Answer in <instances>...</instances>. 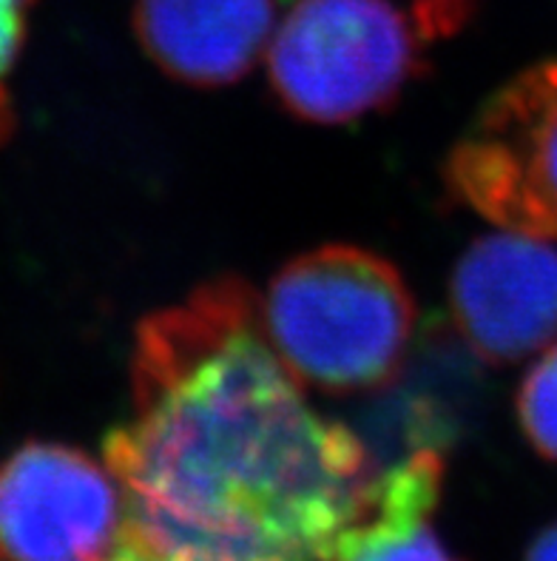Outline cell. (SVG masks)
I'll use <instances>...</instances> for the list:
<instances>
[{
	"instance_id": "1",
	"label": "cell",
	"mask_w": 557,
	"mask_h": 561,
	"mask_svg": "<svg viewBox=\"0 0 557 561\" xmlns=\"http://www.w3.org/2000/svg\"><path fill=\"white\" fill-rule=\"evenodd\" d=\"M135 416L106 439L131 561H330L379 468L270 348L242 279L137 328Z\"/></svg>"
},
{
	"instance_id": "2",
	"label": "cell",
	"mask_w": 557,
	"mask_h": 561,
	"mask_svg": "<svg viewBox=\"0 0 557 561\" xmlns=\"http://www.w3.org/2000/svg\"><path fill=\"white\" fill-rule=\"evenodd\" d=\"M259 317L285 368L327 393L384 388L402 370L416 328L402 274L353 245H325L285 265Z\"/></svg>"
},
{
	"instance_id": "3",
	"label": "cell",
	"mask_w": 557,
	"mask_h": 561,
	"mask_svg": "<svg viewBox=\"0 0 557 561\" xmlns=\"http://www.w3.org/2000/svg\"><path fill=\"white\" fill-rule=\"evenodd\" d=\"M421 41L393 0H297L268 43V78L302 121L350 123L421 71Z\"/></svg>"
},
{
	"instance_id": "4",
	"label": "cell",
	"mask_w": 557,
	"mask_h": 561,
	"mask_svg": "<svg viewBox=\"0 0 557 561\" xmlns=\"http://www.w3.org/2000/svg\"><path fill=\"white\" fill-rule=\"evenodd\" d=\"M446 180L492 226L557 237V60L484 103L446 160Z\"/></svg>"
},
{
	"instance_id": "5",
	"label": "cell",
	"mask_w": 557,
	"mask_h": 561,
	"mask_svg": "<svg viewBox=\"0 0 557 561\" xmlns=\"http://www.w3.org/2000/svg\"><path fill=\"white\" fill-rule=\"evenodd\" d=\"M120 527V488L83 450L28 442L0 465V561H103Z\"/></svg>"
},
{
	"instance_id": "6",
	"label": "cell",
	"mask_w": 557,
	"mask_h": 561,
	"mask_svg": "<svg viewBox=\"0 0 557 561\" xmlns=\"http://www.w3.org/2000/svg\"><path fill=\"white\" fill-rule=\"evenodd\" d=\"M450 302L480 359H526L557 340V249L515 231L484 237L455 265Z\"/></svg>"
},
{
	"instance_id": "7",
	"label": "cell",
	"mask_w": 557,
	"mask_h": 561,
	"mask_svg": "<svg viewBox=\"0 0 557 561\" xmlns=\"http://www.w3.org/2000/svg\"><path fill=\"white\" fill-rule=\"evenodd\" d=\"M135 32L171 78L228 85L268 49L274 0H137Z\"/></svg>"
},
{
	"instance_id": "8",
	"label": "cell",
	"mask_w": 557,
	"mask_h": 561,
	"mask_svg": "<svg viewBox=\"0 0 557 561\" xmlns=\"http://www.w3.org/2000/svg\"><path fill=\"white\" fill-rule=\"evenodd\" d=\"M441 484V448H416L379 468L368 511L347 527L330 561H461L430 527Z\"/></svg>"
},
{
	"instance_id": "9",
	"label": "cell",
	"mask_w": 557,
	"mask_h": 561,
	"mask_svg": "<svg viewBox=\"0 0 557 561\" xmlns=\"http://www.w3.org/2000/svg\"><path fill=\"white\" fill-rule=\"evenodd\" d=\"M518 420L532 448L557 462V345L546 351L523 379Z\"/></svg>"
},
{
	"instance_id": "10",
	"label": "cell",
	"mask_w": 557,
	"mask_h": 561,
	"mask_svg": "<svg viewBox=\"0 0 557 561\" xmlns=\"http://www.w3.org/2000/svg\"><path fill=\"white\" fill-rule=\"evenodd\" d=\"M28 7L32 0H0V142L7 140L14 123L7 80L26 37Z\"/></svg>"
},
{
	"instance_id": "11",
	"label": "cell",
	"mask_w": 557,
	"mask_h": 561,
	"mask_svg": "<svg viewBox=\"0 0 557 561\" xmlns=\"http://www.w3.org/2000/svg\"><path fill=\"white\" fill-rule=\"evenodd\" d=\"M475 9V0H404V12L423 41L455 35Z\"/></svg>"
},
{
	"instance_id": "12",
	"label": "cell",
	"mask_w": 557,
	"mask_h": 561,
	"mask_svg": "<svg viewBox=\"0 0 557 561\" xmlns=\"http://www.w3.org/2000/svg\"><path fill=\"white\" fill-rule=\"evenodd\" d=\"M523 561H557V522L532 539Z\"/></svg>"
},
{
	"instance_id": "13",
	"label": "cell",
	"mask_w": 557,
	"mask_h": 561,
	"mask_svg": "<svg viewBox=\"0 0 557 561\" xmlns=\"http://www.w3.org/2000/svg\"><path fill=\"white\" fill-rule=\"evenodd\" d=\"M108 561H131V559H126V556H117V553H114Z\"/></svg>"
}]
</instances>
